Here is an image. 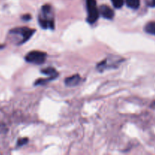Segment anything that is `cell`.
I'll list each match as a JSON object with an SVG mask.
<instances>
[{
    "label": "cell",
    "instance_id": "obj_1",
    "mask_svg": "<svg viewBox=\"0 0 155 155\" xmlns=\"http://www.w3.org/2000/svg\"><path fill=\"white\" fill-rule=\"evenodd\" d=\"M38 21L40 27L43 29L53 30L54 28V21L51 5H45L42 6L40 14L39 15Z\"/></svg>",
    "mask_w": 155,
    "mask_h": 155
},
{
    "label": "cell",
    "instance_id": "obj_2",
    "mask_svg": "<svg viewBox=\"0 0 155 155\" xmlns=\"http://www.w3.org/2000/svg\"><path fill=\"white\" fill-rule=\"evenodd\" d=\"M35 32L36 30L29 27H16L11 30L9 34L12 36H15V39H17L16 44L20 45L29 40Z\"/></svg>",
    "mask_w": 155,
    "mask_h": 155
},
{
    "label": "cell",
    "instance_id": "obj_3",
    "mask_svg": "<svg viewBox=\"0 0 155 155\" xmlns=\"http://www.w3.org/2000/svg\"><path fill=\"white\" fill-rule=\"evenodd\" d=\"M86 8H87L88 18L87 21L90 24L96 22L99 18V12L97 8L95 0H86Z\"/></svg>",
    "mask_w": 155,
    "mask_h": 155
},
{
    "label": "cell",
    "instance_id": "obj_4",
    "mask_svg": "<svg viewBox=\"0 0 155 155\" xmlns=\"http://www.w3.org/2000/svg\"><path fill=\"white\" fill-rule=\"evenodd\" d=\"M46 57V53L43 52V51H32L25 56V60L28 63L39 65L45 63Z\"/></svg>",
    "mask_w": 155,
    "mask_h": 155
},
{
    "label": "cell",
    "instance_id": "obj_5",
    "mask_svg": "<svg viewBox=\"0 0 155 155\" xmlns=\"http://www.w3.org/2000/svg\"><path fill=\"white\" fill-rule=\"evenodd\" d=\"M98 12H99V15H101L105 19L111 20L113 19L114 16V11L106 5H103L100 6L99 8H98Z\"/></svg>",
    "mask_w": 155,
    "mask_h": 155
},
{
    "label": "cell",
    "instance_id": "obj_6",
    "mask_svg": "<svg viewBox=\"0 0 155 155\" xmlns=\"http://www.w3.org/2000/svg\"><path fill=\"white\" fill-rule=\"evenodd\" d=\"M80 80H81V77L79 74H75L71 77H68L65 79L64 83L66 86H70V87H73V86H76L80 83Z\"/></svg>",
    "mask_w": 155,
    "mask_h": 155
},
{
    "label": "cell",
    "instance_id": "obj_7",
    "mask_svg": "<svg viewBox=\"0 0 155 155\" xmlns=\"http://www.w3.org/2000/svg\"><path fill=\"white\" fill-rule=\"evenodd\" d=\"M41 73L42 74L45 76H48V77H52V76H54V77H57L58 75V74L57 73L56 70L53 68H44V69L41 70Z\"/></svg>",
    "mask_w": 155,
    "mask_h": 155
},
{
    "label": "cell",
    "instance_id": "obj_8",
    "mask_svg": "<svg viewBox=\"0 0 155 155\" xmlns=\"http://www.w3.org/2000/svg\"><path fill=\"white\" fill-rule=\"evenodd\" d=\"M145 31L148 34L155 36V21L148 23L145 27Z\"/></svg>",
    "mask_w": 155,
    "mask_h": 155
},
{
    "label": "cell",
    "instance_id": "obj_9",
    "mask_svg": "<svg viewBox=\"0 0 155 155\" xmlns=\"http://www.w3.org/2000/svg\"><path fill=\"white\" fill-rule=\"evenodd\" d=\"M126 5L132 9H138L140 6V0H126Z\"/></svg>",
    "mask_w": 155,
    "mask_h": 155
},
{
    "label": "cell",
    "instance_id": "obj_10",
    "mask_svg": "<svg viewBox=\"0 0 155 155\" xmlns=\"http://www.w3.org/2000/svg\"><path fill=\"white\" fill-rule=\"evenodd\" d=\"M56 77H57L52 76V77H48V78H45V79H39V80H36V81L35 82L34 85H36V86H38V85L45 84V83H47L48 82H49V81H51V80L55 79Z\"/></svg>",
    "mask_w": 155,
    "mask_h": 155
},
{
    "label": "cell",
    "instance_id": "obj_11",
    "mask_svg": "<svg viewBox=\"0 0 155 155\" xmlns=\"http://www.w3.org/2000/svg\"><path fill=\"white\" fill-rule=\"evenodd\" d=\"M111 2L116 8H120L124 5V0H111Z\"/></svg>",
    "mask_w": 155,
    "mask_h": 155
},
{
    "label": "cell",
    "instance_id": "obj_12",
    "mask_svg": "<svg viewBox=\"0 0 155 155\" xmlns=\"http://www.w3.org/2000/svg\"><path fill=\"white\" fill-rule=\"evenodd\" d=\"M27 142H28V139H27V138H23V139H18V147L23 146V145H26V144L27 143Z\"/></svg>",
    "mask_w": 155,
    "mask_h": 155
},
{
    "label": "cell",
    "instance_id": "obj_13",
    "mask_svg": "<svg viewBox=\"0 0 155 155\" xmlns=\"http://www.w3.org/2000/svg\"><path fill=\"white\" fill-rule=\"evenodd\" d=\"M22 19L24 21H29V20L31 19V16L30 15H24L22 16Z\"/></svg>",
    "mask_w": 155,
    "mask_h": 155
},
{
    "label": "cell",
    "instance_id": "obj_14",
    "mask_svg": "<svg viewBox=\"0 0 155 155\" xmlns=\"http://www.w3.org/2000/svg\"><path fill=\"white\" fill-rule=\"evenodd\" d=\"M150 5H151V7H154V6H155V0H152V1H151Z\"/></svg>",
    "mask_w": 155,
    "mask_h": 155
},
{
    "label": "cell",
    "instance_id": "obj_15",
    "mask_svg": "<svg viewBox=\"0 0 155 155\" xmlns=\"http://www.w3.org/2000/svg\"><path fill=\"white\" fill-rule=\"evenodd\" d=\"M3 47H4V46H3V45H0V48H3Z\"/></svg>",
    "mask_w": 155,
    "mask_h": 155
}]
</instances>
